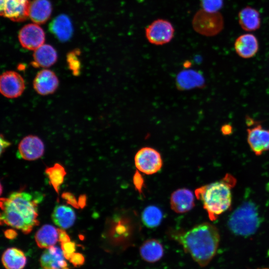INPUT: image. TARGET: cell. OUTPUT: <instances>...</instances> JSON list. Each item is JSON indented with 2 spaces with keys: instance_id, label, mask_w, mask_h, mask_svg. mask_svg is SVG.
Masks as SVG:
<instances>
[{
  "instance_id": "cell-19",
  "label": "cell",
  "mask_w": 269,
  "mask_h": 269,
  "mask_svg": "<svg viewBox=\"0 0 269 269\" xmlns=\"http://www.w3.org/2000/svg\"><path fill=\"white\" fill-rule=\"evenodd\" d=\"M239 23L241 28L246 31H254L260 28L261 24L260 14L258 10L247 6L238 13Z\"/></svg>"
},
{
  "instance_id": "cell-25",
  "label": "cell",
  "mask_w": 269,
  "mask_h": 269,
  "mask_svg": "<svg viewBox=\"0 0 269 269\" xmlns=\"http://www.w3.org/2000/svg\"><path fill=\"white\" fill-rule=\"evenodd\" d=\"M176 85L180 90H187L202 86L204 79L201 75L193 70L182 71L176 78Z\"/></svg>"
},
{
  "instance_id": "cell-14",
  "label": "cell",
  "mask_w": 269,
  "mask_h": 269,
  "mask_svg": "<svg viewBox=\"0 0 269 269\" xmlns=\"http://www.w3.org/2000/svg\"><path fill=\"white\" fill-rule=\"evenodd\" d=\"M61 248L52 246L45 249L40 258L42 269H68Z\"/></svg>"
},
{
  "instance_id": "cell-37",
  "label": "cell",
  "mask_w": 269,
  "mask_h": 269,
  "mask_svg": "<svg viewBox=\"0 0 269 269\" xmlns=\"http://www.w3.org/2000/svg\"><path fill=\"white\" fill-rule=\"evenodd\" d=\"M4 0H0V9L2 8Z\"/></svg>"
},
{
  "instance_id": "cell-31",
  "label": "cell",
  "mask_w": 269,
  "mask_h": 269,
  "mask_svg": "<svg viewBox=\"0 0 269 269\" xmlns=\"http://www.w3.org/2000/svg\"><path fill=\"white\" fill-rule=\"evenodd\" d=\"M84 260L83 255L78 253H74L69 259L70 262L75 266L83 265Z\"/></svg>"
},
{
  "instance_id": "cell-21",
  "label": "cell",
  "mask_w": 269,
  "mask_h": 269,
  "mask_svg": "<svg viewBox=\"0 0 269 269\" xmlns=\"http://www.w3.org/2000/svg\"><path fill=\"white\" fill-rule=\"evenodd\" d=\"M51 12L49 0H33L30 3L29 17L36 24H43L49 19Z\"/></svg>"
},
{
  "instance_id": "cell-33",
  "label": "cell",
  "mask_w": 269,
  "mask_h": 269,
  "mask_svg": "<svg viewBox=\"0 0 269 269\" xmlns=\"http://www.w3.org/2000/svg\"><path fill=\"white\" fill-rule=\"evenodd\" d=\"M59 241L61 243L70 241L68 235L62 229H59Z\"/></svg>"
},
{
  "instance_id": "cell-17",
  "label": "cell",
  "mask_w": 269,
  "mask_h": 269,
  "mask_svg": "<svg viewBox=\"0 0 269 269\" xmlns=\"http://www.w3.org/2000/svg\"><path fill=\"white\" fill-rule=\"evenodd\" d=\"M139 255L143 260L149 263L159 261L163 256L164 249L161 242L155 239L145 240L140 246Z\"/></svg>"
},
{
  "instance_id": "cell-3",
  "label": "cell",
  "mask_w": 269,
  "mask_h": 269,
  "mask_svg": "<svg viewBox=\"0 0 269 269\" xmlns=\"http://www.w3.org/2000/svg\"><path fill=\"white\" fill-rule=\"evenodd\" d=\"M236 183L234 176L227 174L221 180L202 186L195 190L210 220H217L232 204L231 189Z\"/></svg>"
},
{
  "instance_id": "cell-5",
  "label": "cell",
  "mask_w": 269,
  "mask_h": 269,
  "mask_svg": "<svg viewBox=\"0 0 269 269\" xmlns=\"http://www.w3.org/2000/svg\"><path fill=\"white\" fill-rule=\"evenodd\" d=\"M193 29L197 33L212 36L220 32L224 27V19L221 13L210 12L203 9L198 10L192 21Z\"/></svg>"
},
{
  "instance_id": "cell-8",
  "label": "cell",
  "mask_w": 269,
  "mask_h": 269,
  "mask_svg": "<svg viewBox=\"0 0 269 269\" xmlns=\"http://www.w3.org/2000/svg\"><path fill=\"white\" fill-rule=\"evenodd\" d=\"M24 89V80L19 73L7 71L0 75V91L3 96L8 98H17L21 96Z\"/></svg>"
},
{
  "instance_id": "cell-34",
  "label": "cell",
  "mask_w": 269,
  "mask_h": 269,
  "mask_svg": "<svg viewBox=\"0 0 269 269\" xmlns=\"http://www.w3.org/2000/svg\"><path fill=\"white\" fill-rule=\"evenodd\" d=\"M10 142L4 138L3 135H0V154L10 145Z\"/></svg>"
},
{
  "instance_id": "cell-32",
  "label": "cell",
  "mask_w": 269,
  "mask_h": 269,
  "mask_svg": "<svg viewBox=\"0 0 269 269\" xmlns=\"http://www.w3.org/2000/svg\"><path fill=\"white\" fill-rule=\"evenodd\" d=\"M62 197L67 201V202L73 206L78 208L79 207V203H78L75 197L70 193H64L62 195Z\"/></svg>"
},
{
  "instance_id": "cell-11",
  "label": "cell",
  "mask_w": 269,
  "mask_h": 269,
  "mask_svg": "<svg viewBox=\"0 0 269 269\" xmlns=\"http://www.w3.org/2000/svg\"><path fill=\"white\" fill-rule=\"evenodd\" d=\"M44 144L37 136L29 135L22 139L18 146L17 155L26 160L40 158L44 152Z\"/></svg>"
},
{
  "instance_id": "cell-1",
  "label": "cell",
  "mask_w": 269,
  "mask_h": 269,
  "mask_svg": "<svg viewBox=\"0 0 269 269\" xmlns=\"http://www.w3.org/2000/svg\"><path fill=\"white\" fill-rule=\"evenodd\" d=\"M169 235L201 267L207 266L212 260L220 240L218 229L209 223L197 225L187 231H172Z\"/></svg>"
},
{
  "instance_id": "cell-4",
  "label": "cell",
  "mask_w": 269,
  "mask_h": 269,
  "mask_svg": "<svg viewBox=\"0 0 269 269\" xmlns=\"http://www.w3.org/2000/svg\"><path fill=\"white\" fill-rule=\"evenodd\" d=\"M260 224V219L255 204L246 202L232 214L228 225L231 231L236 235L248 236L255 233Z\"/></svg>"
},
{
  "instance_id": "cell-18",
  "label": "cell",
  "mask_w": 269,
  "mask_h": 269,
  "mask_svg": "<svg viewBox=\"0 0 269 269\" xmlns=\"http://www.w3.org/2000/svg\"><path fill=\"white\" fill-rule=\"evenodd\" d=\"M49 30L60 41L68 40L73 33V27L70 18L65 14L55 17L50 23Z\"/></svg>"
},
{
  "instance_id": "cell-28",
  "label": "cell",
  "mask_w": 269,
  "mask_h": 269,
  "mask_svg": "<svg viewBox=\"0 0 269 269\" xmlns=\"http://www.w3.org/2000/svg\"><path fill=\"white\" fill-rule=\"evenodd\" d=\"M80 53V50L76 49L69 52L67 56V61L69 68L75 76L79 75L80 72L81 64L78 57Z\"/></svg>"
},
{
  "instance_id": "cell-20",
  "label": "cell",
  "mask_w": 269,
  "mask_h": 269,
  "mask_svg": "<svg viewBox=\"0 0 269 269\" xmlns=\"http://www.w3.org/2000/svg\"><path fill=\"white\" fill-rule=\"evenodd\" d=\"M34 61L32 65L34 67L48 68L53 65L57 60V53L49 44H43L34 50Z\"/></svg>"
},
{
  "instance_id": "cell-22",
  "label": "cell",
  "mask_w": 269,
  "mask_h": 269,
  "mask_svg": "<svg viewBox=\"0 0 269 269\" xmlns=\"http://www.w3.org/2000/svg\"><path fill=\"white\" fill-rule=\"evenodd\" d=\"M37 245L40 248L47 249L55 246L59 241V229L52 225H43L35 235Z\"/></svg>"
},
{
  "instance_id": "cell-29",
  "label": "cell",
  "mask_w": 269,
  "mask_h": 269,
  "mask_svg": "<svg viewBox=\"0 0 269 269\" xmlns=\"http://www.w3.org/2000/svg\"><path fill=\"white\" fill-rule=\"evenodd\" d=\"M202 9L210 12H218L224 4L223 0H201Z\"/></svg>"
},
{
  "instance_id": "cell-15",
  "label": "cell",
  "mask_w": 269,
  "mask_h": 269,
  "mask_svg": "<svg viewBox=\"0 0 269 269\" xmlns=\"http://www.w3.org/2000/svg\"><path fill=\"white\" fill-rule=\"evenodd\" d=\"M234 48L241 57H253L258 52L259 44L257 37L252 33H245L238 36L234 43Z\"/></svg>"
},
{
  "instance_id": "cell-2",
  "label": "cell",
  "mask_w": 269,
  "mask_h": 269,
  "mask_svg": "<svg viewBox=\"0 0 269 269\" xmlns=\"http://www.w3.org/2000/svg\"><path fill=\"white\" fill-rule=\"evenodd\" d=\"M40 198L26 192H14L0 199V222L23 233H29L39 224L37 206Z\"/></svg>"
},
{
  "instance_id": "cell-6",
  "label": "cell",
  "mask_w": 269,
  "mask_h": 269,
  "mask_svg": "<svg viewBox=\"0 0 269 269\" xmlns=\"http://www.w3.org/2000/svg\"><path fill=\"white\" fill-rule=\"evenodd\" d=\"M174 28L172 23L164 19H157L145 29V35L148 41L155 45L169 43L173 38Z\"/></svg>"
},
{
  "instance_id": "cell-16",
  "label": "cell",
  "mask_w": 269,
  "mask_h": 269,
  "mask_svg": "<svg viewBox=\"0 0 269 269\" xmlns=\"http://www.w3.org/2000/svg\"><path fill=\"white\" fill-rule=\"evenodd\" d=\"M170 203L171 208L176 213L188 212L195 206L193 194L186 188L177 189L171 194Z\"/></svg>"
},
{
  "instance_id": "cell-35",
  "label": "cell",
  "mask_w": 269,
  "mask_h": 269,
  "mask_svg": "<svg viewBox=\"0 0 269 269\" xmlns=\"http://www.w3.org/2000/svg\"><path fill=\"white\" fill-rule=\"evenodd\" d=\"M4 235L5 237L7 239H13L17 236V233L13 230L8 229L4 232Z\"/></svg>"
},
{
  "instance_id": "cell-23",
  "label": "cell",
  "mask_w": 269,
  "mask_h": 269,
  "mask_svg": "<svg viewBox=\"0 0 269 269\" xmlns=\"http://www.w3.org/2000/svg\"><path fill=\"white\" fill-rule=\"evenodd\" d=\"M53 222L62 229H66L73 225L76 214L70 207L64 205H57L52 213Z\"/></svg>"
},
{
  "instance_id": "cell-13",
  "label": "cell",
  "mask_w": 269,
  "mask_h": 269,
  "mask_svg": "<svg viewBox=\"0 0 269 269\" xmlns=\"http://www.w3.org/2000/svg\"><path fill=\"white\" fill-rule=\"evenodd\" d=\"M59 80L55 73L49 69H42L35 77L33 86L39 95L45 96L53 94L57 90Z\"/></svg>"
},
{
  "instance_id": "cell-10",
  "label": "cell",
  "mask_w": 269,
  "mask_h": 269,
  "mask_svg": "<svg viewBox=\"0 0 269 269\" xmlns=\"http://www.w3.org/2000/svg\"><path fill=\"white\" fill-rule=\"evenodd\" d=\"M247 142L252 151L259 156L269 150V129L264 128L261 124L248 128Z\"/></svg>"
},
{
  "instance_id": "cell-30",
  "label": "cell",
  "mask_w": 269,
  "mask_h": 269,
  "mask_svg": "<svg viewBox=\"0 0 269 269\" xmlns=\"http://www.w3.org/2000/svg\"><path fill=\"white\" fill-rule=\"evenodd\" d=\"M61 249L66 259L69 260L72 255L75 253L76 245L74 243L68 241L61 243Z\"/></svg>"
},
{
  "instance_id": "cell-12",
  "label": "cell",
  "mask_w": 269,
  "mask_h": 269,
  "mask_svg": "<svg viewBox=\"0 0 269 269\" xmlns=\"http://www.w3.org/2000/svg\"><path fill=\"white\" fill-rule=\"evenodd\" d=\"M29 0H4L0 15L15 22L25 21L29 15Z\"/></svg>"
},
{
  "instance_id": "cell-36",
  "label": "cell",
  "mask_w": 269,
  "mask_h": 269,
  "mask_svg": "<svg viewBox=\"0 0 269 269\" xmlns=\"http://www.w3.org/2000/svg\"><path fill=\"white\" fill-rule=\"evenodd\" d=\"M221 132L224 135L230 134L232 132V128L230 125H225L222 126Z\"/></svg>"
},
{
  "instance_id": "cell-9",
  "label": "cell",
  "mask_w": 269,
  "mask_h": 269,
  "mask_svg": "<svg viewBox=\"0 0 269 269\" xmlns=\"http://www.w3.org/2000/svg\"><path fill=\"white\" fill-rule=\"evenodd\" d=\"M18 40L24 48L35 50L45 41V33L42 28L36 23L24 26L18 33Z\"/></svg>"
},
{
  "instance_id": "cell-7",
  "label": "cell",
  "mask_w": 269,
  "mask_h": 269,
  "mask_svg": "<svg viewBox=\"0 0 269 269\" xmlns=\"http://www.w3.org/2000/svg\"><path fill=\"white\" fill-rule=\"evenodd\" d=\"M134 163L140 171L146 174H152L161 169L162 160L157 150L150 147H144L136 153Z\"/></svg>"
},
{
  "instance_id": "cell-24",
  "label": "cell",
  "mask_w": 269,
  "mask_h": 269,
  "mask_svg": "<svg viewBox=\"0 0 269 269\" xmlns=\"http://www.w3.org/2000/svg\"><path fill=\"white\" fill-rule=\"evenodd\" d=\"M1 262L6 269H23L27 260L21 250L12 247L4 251L1 256Z\"/></svg>"
},
{
  "instance_id": "cell-26",
  "label": "cell",
  "mask_w": 269,
  "mask_h": 269,
  "mask_svg": "<svg viewBox=\"0 0 269 269\" xmlns=\"http://www.w3.org/2000/svg\"><path fill=\"white\" fill-rule=\"evenodd\" d=\"M162 213L157 207L151 205L146 207L141 214V220L148 228H153L159 226L162 219Z\"/></svg>"
},
{
  "instance_id": "cell-27",
  "label": "cell",
  "mask_w": 269,
  "mask_h": 269,
  "mask_svg": "<svg viewBox=\"0 0 269 269\" xmlns=\"http://www.w3.org/2000/svg\"><path fill=\"white\" fill-rule=\"evenodd\" d=\"M50 183L58 193L60 185L63 183L66 174L63 166L59 163H55L53 166L48 167L45 170Z\"/></svg>"
}]
</instances>
